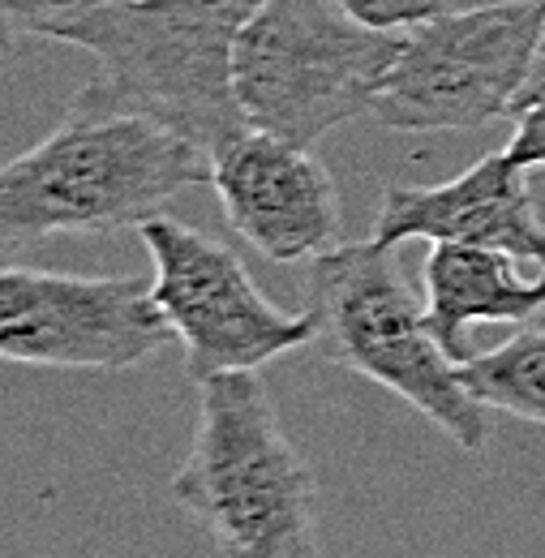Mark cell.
I'll use <instances>...</instances> for the list:
<instances>
[{"instance_id": "obj_5", "label": "cell", "mask_w": 545, "mask_h": 558, "mask_svg": "<svg viewBox=\"0 0 545 558\" xmlns=\"http://www.w3.org/2000/svg\"><path fill=\"white\" fill-rule=\"evenodd\" d=\"M404 31L352 17L340 0H258L232 52L237 99L254 130L314 146L374 117Z\"/></svg>"}, {"instance_id": "obj_10", "label": "cell", "mask_w": 545, "mask_h": 558, "mask_svg": "<svg viewBox=\"0 0 545 558\" xmlns=\"http://www.w3.org/2000/svg\"><path fill=\"white\" fill-rule=\"evenodd\" d=\"M524 172L507 150L485 155L443 185H387L374 215V241H464V245H502L524 258L533 232L542 228Z\"/></svg>"}, {"instance_id": "obj_4", "label": "cell", "mask_w": 545, "mask_h": 558, "mask_svg": "<svg viewBox=\"0 0 545 558\" xmlns=\"http://www.w3.org/2000/svg\"><path fill=\"white\" fill-rule=\"evenodd\" d=\"M305 310L314 349L391 396L409 400L460 451L481 456L494 438L489 409L464 383V365L438 344L400 267V245L356 241L310 258Z\"/></svg>"}, {"instance_id": "obj_13", "label": "cell", "mask_w": 545, "mask_h": 558, "mask_svg": "<svg viewBox=\"0 0 545 558\" xmlns=\"http://www.w3.org/2000/svg\"><path fill=\"white\" fill-rule=\"evenodd\" d=\"M77 0H0V57L22 48L26 39H48L52 22Z\"/></svg>"}, {"instance_id": "obj_11", "label": "cell", "mask_w": 545, "mask_h": 558, "mask_svg": "<svg viewBox=\"0 0 545 558\" xmlns=\"http://www.w3.org/2000/svg\"><path fill=\"white\" fill-rule=\"evenodd\" d=\"M425 276V323L438 344L460 365L477 356L469 331L481 323H524L545 310V267L524 271L516 250L438 241L421 267Z\"/></svg>"}, {"instance_id": "obj_16", "label": "cell", "mask_w": 545, "mask_h": 558, "mask_svg": "<svg viewBox=\"0 0 545 558\" xmlns=\"http://www.w3.org/2000/svg\"><path fill=\"white\" fill-rule=\"evenodd\" d=\"M537 95H545V26H542V44H537V61H533L529 82H524V90H520V99H516V112L529 108ZM516 112H511V117H516Z\"/></svg>"}, {"instance_id": "obj_1", "label": "cell", "mask_w": 545, "mask_h": 558, "mask_svg": "<svg viewBox=\"0 0 545 558\" xmlns=\"http://www.w3.org/2000/svg\"><path fill=\"white\" fill-rule=\"evenodd\" d=\"M254 9L258 0H77L48 39L99 61L69 104L155 121L215 155L250 130L232 52Z\"/></svg>"}, {"instance_id": "obj_3", "label": "cell", "mask_w": 545, "mask_h": 558, "mask_svg": "<svg viewBox=\"0 0 545 558\" xmlns=\"http://www.w3.org/2000/svg\"><path fill=\"white\" fill-rule=\"evenodd\" d=\"M172 498L203 524L219 555L314 558L318 482L283 434L258 369L198 383V421Z\"/></svg>"}, {"instance_id": "obj_15", "label": "cell", "mask_w": 545, "mask_h": 558, "mask_svg": "<svg viewBox=\"0 0 545 558\" xmlns=\"http://www.w3.org/2000/svg\"><path fill=\"white\" fill-rule=\"evenodd\" d=\"M507 155L520 168H545V95L516 112V134L507 142Z\"/></svg>"}, {"instance_id": "obj_17", "label": "cell", "mask_w": 545, "mask_h": 558, "mask_svg": "<svg viewBox=\"0 0 545 558\" xmlns=\"http://www.w3.org/2000/svg\"><path fill=\"white\" fill-rule=\"evenodd\" d=\"M524 258H529V263H542V267H545V223L537 228V232H533V241H529Z\"/></svg>"}, {"instance_id": "obj_9", "label": "cell", "mask_w": 545, "mask_h": 558, "mask_svg": "<svg viewBox=\"0 0 545 558\" xmlns=\"http://www.w3.org/2000/svg\"><path fill=\"white\" fill-rule=\"evenodd\" d=\"M210 185L232 232L271 263H310L340 245L336 177L301 142L250 125L210 155Z\"/></svg>"}, {"instance_id": "obj_6", "label": "cell", "mask_w": 545, "mask_h": 558, "mask_svg": "<svg viewBox=\"0 0 545 558\" xmlns=\"http://www.w3.org/2000/svg\"><path fill=\"white\" fill-rule=\"evenodd\" d=\"M545 0L443 9L404 31L374 117L396 134H464L516 112L537 61Z\"/></svg>"}, {"instance_id": "obj_8", "label": "cell", "mask_w": 545, "mask_h": 558, "mask_svg": "<svg viewBox=\"0 0 545 558\" xmlns=\"http://www.w3.org/2000/svg\"><path fill=\"white\" fill-rule=\"evenodd\" d=\"M172 340L146 276L0 267V361L48 369H130Z\"/></svg>"}, {"instance_id": "obj_2", "label": "cell", "mask_w": 545, "mask_h": 558, "mask_svg": "<svg viewBox=\"0 0 545 558\" xmlns=\"http://www.w3.org/2000/svg\"><path fill=\"white\" fill-rule=\"evenodd\" d=\"M210 181V155L155 121L69 104L65 121L0 168V245L137 228Z\"/></svg>"}, {"instance_id": "obj_14", "label": "cell", "mask_w": 545, "mask_h": 558, "mask_svg": "<svg viewBox=\"0 0 545 558\" xmlns=\"http://www.w3.org/2000/svg\"><path fill=\"white\" fill-rule=\"evenodd\" d=\"M343 9L370 26H383V31H409L416 22L451 9V0H340Z\"/></svg>"}, {"instance_id": "obj_12", "label": "cell", "mask_w": 545, "mask_h": 558, "mask_svg": "<svg viewBox=\"0 0 545 558\" xmlns=\"http://www.w3.org/2000/svg\"><path fill=\"white\" fill-rule=\"evenodd\" d=\"M464 383L485 409L545 425V327H524L464 361Z\"/></svg>"}, {"instance_id": "obj_7", "label": "cell", "mask_w": 545, "mask_h": 558, "mask_svg": "<svg viewBox=\"0 0 545 558\" xmlns=\"http://www.w3.org/2000/svg\"><path fill=\"white\" fill-rule=\"evenodd\" d=\"M137 236L155 263L150 296L185 349L194 383L228 369H263L314 344L310 310H279L237 250L172 215H146Z\"/></svg>"}]
</instances>
